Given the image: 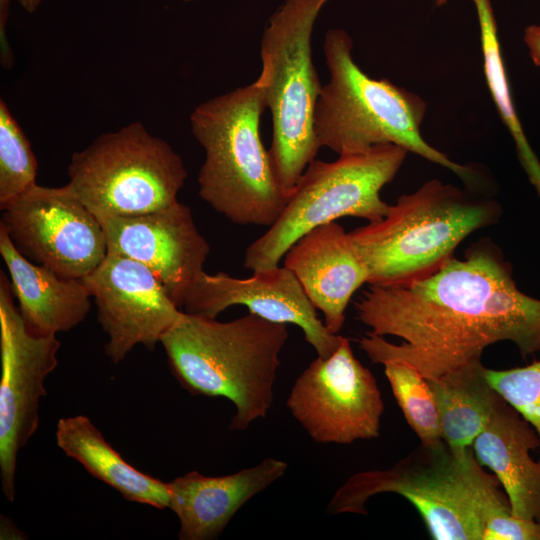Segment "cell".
I'll return each instance as SVG.
<instances>
[{
	"instance_id": "1",
	"label": "cell",
	"mask_w": 540,
	"mask_h": 540,
	"mask_svg": "<svg viewBox=\"0 0 540 540\" xmlns=\"http://www.w3.org/2000/svg\"><path fill=\"white\" fill-rule=\"evenodd\" d=\"M369 285L354 307L370 329L358 344L372 363L401 361L434 380L497 342H512L523 357L540 351V299L517 288L488 239L428 275Z\"/></svg>"
},
{
	"instance_id": "2",
	"label": "cell",
	"mask_w": 540,
	"mask_h": 540,
	"mask_svg": "<svg viewBox=\"0 0 540 540\" xmlns=\"http://www.w3.org/2000/svg\"><path fill=\"white\" fill-rule=\"evenodd\" d=\"M380 493L406 498L434 540H483L485 526L512 513L494 474L472 447L453 449L443 440L421 443L387 469L351 475L331 497L330 515H366L367 501Z\"/></svg>"
},
{
	"instance_id": "3",
	"label": "cell",
	"mask_w": 540,
	"mask_h": 540,
	"mask_svg": "<svg viewBox=\"0 0 540 540\" xmlns=\"http://www.w3.org/2000/svg\"><path fill=\"white\" fill-rule=\"evenodd\" d=\"M287 324L248 312L227 322L183 312L161 338L168 363L192 395L223 397L235 407L229 430L267 417Z\"/></svg>"
},
{
	"instance_id": "4",
	"label": "cell",
	"mask_w": 540,
	"mask_h": 540,
	"mask_svg": "<svg viewBox=\"0 0 540 540\" xmlns=\"http://www.w3.org/2000/svg\"><path fill=\"white\" fill-rule=\"evenodd\" d=\"M352 49L345 30L326 33L323 52L330 79L322 86L314 113L319 147L348 155L395 144L473 183L472 168L452 161L422 137L424 100L387 79L371 78L354 61Z\"/></svg>"
},
{
	"instance_id": "5",
	"label": "cell",
	"mask_w": 540,
	"mask_h": 540,
	"mask_svg": "<svg viewBox=\"0 0 540 540\" xmlns=\"http://www.w3.org/2000/svg\"><path fill=\"white\" fill-rule=\"evenodd\" d=\"M265 108L263 91L253 82L201 103L190 116L205 151L199 195L238 225L270 227L289 198L260 136Z\"/></svg>"
},
{
	"instance_id": "6",
	"label": "cell",
	"mask_w": 540,
	"mask_h": 540,
	"mask_svg": "<svg viewBox=\"0 0 540 540\" xmlns=\"http://www.w3.org/2000/svg\"><path fill=\"white\" fill-rule=\"evenodd\" d=\"M499 204L439 180L400 196L379 221L348 232L368 284L390 285L430 274L476 230L494 224Z\"/></svg>"
},
{
	"instance_id": "7",
	"label": "cell",
	"mask_w": 540,
	"mask_h": 540,
	"mask_svg": "<svg viewBox=\"0 0 540 540\" xmlns=\"http://www.w3.org/2000/svg\"><path fill=\"white\" fill-rule=\"evenodd\" d=\"M330 0H285L261 39V87L273 123L269 149L277 180L288 195L320 149L314 113L322 90L312 59V32Z\"/></svg>"
},
{
	"instance_id": "8",
	"label": "cell",
	"mask_w": 540,
	"mask_h": 540,
	"mask_svg": "<svg viewBox=\"0 0 540 540\" xmlns=\"http://www.w3.org/2000/svg\"><path fill=\"white\" fill-rule=\"evenodd\" d=\"M408 151L381 144L333 162L312 161L269 229L248 246L244 266L252 271L277 266L289 248L313 228L352 216L373 223L389 206L380 191L402 166Z\"/></svg>"
},
{
	"instance_id": "9",
	"label": "cell",
	"mask_w": 540,
	"mask_h": 540,
	"mask_svg": "<svg viewBox=\"0 0 540 540\" xmlns=\"http://www.w3.org/2000/svg\"><path fill=\"white\" fill-rule=\"evenodd\" d=\"M68 177L70 190L101 222L176 203L187 171L165 140L133 122L75 152Z\"/></svg>"
},
{
	"instance_id": "10",
	"label": "cell",
	"mask_w": 540,
	"mask_h": 540,
	"mask_svg": "<svg viewBox=\"0 0 540 540\" xmlns=\"http://www.w3.org/2000/svg\"><path fill=\"white\" fill-rule=\"evenodd\" d=\"M286 406L320 444H351L379 436L384 402L372 372L343 337L327 358L317 356L296 378Z\"/></svg>"
},
{
	"instance_id": "11",
	"label": "cell",
	"mask_w": 540,
	"mask_h": 540,
	"mask_svg": "<svg viewBox=\"0 0 540 540\" xmlns=\"http://www.w3.org/2000/svg\"><path fill=\"white\" fill-rule=\"evenodd\" d=\"M1 223L16 248L61 276L84 279L107 255L100 220L68 185L37 183L7 203Z\"/></svg>"
},
{
	"instance_id": "12",
	"label": "cell",
	"mask_w": 540,
	"mask_h": 540,
	"mask_svg": "<svg viewBox=\"0 0 540 540\" xmlns=\"http://www.w3.org/2000/svg\"><path fill=\"white\" fill-rule=\"evenodd\" d=\"M10 280L0 273V477L14 501L18 452L36 432L44 382L57 366L56 335L39 336L25 326L13 301Z\"/></svg>"
},
{
	"instance_id": "13",
	"label": "cell",
	"mask_w": 540,
	"mask_h": 540,
	"mask_svg": "<svg viewBox=\"0 0 540 540\" xmlns=\"http://www.w3.org/2000/svg\"><path fill=\"white\" fill-rule=\"evenodd\" d=\"M108 336L105 353L117 364L139 344L152 350L183 315L153 272L144 264L108 253L82 279Z\"/></svg>"
},
{
	"instance_id": "14",
	"label": "cell",
	"mask_w": 540,
	"mask_h": 540,
	"mask_svg": "<svg viewBox=\"0 0 540 540\" xmlns=\"http://www.w3.org/2000/svg\"><path fill=\"white\" fill-rule=\"evenodd\" d=\"M107 252L134 259L159 279L179 307L204 272L210 251L188 206L176 202L160 210L101 221Z\"/></svg>"
},
{
	"instance_id": "15",
	"label": "cell",
	"mask_w": 540,
	"mask_h": 540,
	"mask_svg": "<svg viewBox=\"0 0 540 540\" xmlns=\"http://www.w3.org/2000/svg\"><path fill=\"white\" fill-rule=\"evenodd\" d=\"M233 305H244L248 312L272 322L298 326L317 356L323 358L332 355L343 338L326 328L298 279L285 266L255 270L248 278L204 271L182 310L216 318Z\"/></svg>"
},
{
	"instance_id": "16",
	"label": "cell",
	"mask_w": 540,
	"mask_h": 540,
	"mask_svg": "<svg viewBox=\"0 0 540 540\" xmlns=\"http://www.w3.org/2000/svg\"><path fill=\"white\" fill-rule=\"evenodd\" d=\"M284 256V266L321 311L326 328L338 334L353 294L369 281L348 232L335 221L319 225L300 237Z\"/></svg>"
},
{
	"instance_id": "17",
	"label": "cell",
	"mask_w": 540,
	"mask_h": 540,
	"mask_svg": "<svg viewBox=\"0 0 540 540\" xmlns=\"http://www.w3.org/2000/svg\"><path fill=\"white\" fill-rule=\"evenodd\" d=\"M284 460L267 457L257 465L224 476L191 471L168 482L171 509L178 517L180 540H213L251 498L282 478Z\"/></svg>"
},
{
	"instance_id": "18",
	"label": "cell",
	"mask_w": 540,
	"mask_h": 540,
	"mask_svg": "<svg viewBox=\"0 0 540 540\" xmlns=\"http://www.w3.org/2000/svg\"><path fill=\"white\" fill-rule=\"evenodd\" d=\"M537 448L535 429L502 397L472 444L478 462L499 481L512 514L540 523V462L531 456Z\"/></svg>"
},
{
	"instance_id": "19",
	"label": "cell",
	"mask_w": 540,
	"mask_h": 540,
	"mask_svg": "<svg viewBox=\"0 0 540 540\" xmlns=\"http://www.w3.org/2000/svg\"><path fill=\"white\" fill-rule=\"evenodd\" d=\"M0 254L10 274L11 290L26 328L39 336L66 332L81 323L91 307L82 279L68 278L32 263L0 224Z\"/></svg>"
},
{
	"instance_id": "20",
	"label": "cell",
	"mask_w": 540,
	"mask_h": 540,
	"mask_svg": "<svg viewBox=\"0 0 540 540\" xmlns=\"http://www.w3.org/2000/svg\"><path fill=\"white\" fill-rule=\"evenodd\" d=\"M56 442L68 457L125 499L158 509L169 507L168 482L147 475L126 462L88 417L77 415L59 419Z\"/></svg>"
},
{
	"instance_id": "21",
	"label": "cell",
	"mask_w": 540,
	"mask_h": 540,
	"mask_svg": "<svg viewBox=\"0 0 540 540\" xmlns=\"http://www.w3.org/2000/svg\"><path fill=\"white\" fill-rule=\"evenodd\" d=\"M487 369L478 360L428 380L439 412L441 438L453 449L472 447L501 399L488 380Z\"/></svg>"
},
{
	"instance_id": "22",
	"label": "cell",
	"mask_w": 540,
	"mask_h": 540,
	"mask_svg": "<svg viewBox=\"0 0 540 540\" xmlns=\"http://www.w3.org/2000/svg\"><path fill=\"white\" fill-rule=\"evenodd\" d=\"M383 366L396 402L420 442L441 441L439 412L428 380L401 361H389Z\"/></svg>"
},
{
	"instance_id": "23",
	"label": "cell",
	"mask_w": 540,
	"mask_h": 540,
	"mask_svg": "<svg viewBox=\"0 0 540 540\" xmlns=\"http://www.w3.org/2000/svg\"><path fill=\"white\" fill-rule=\"evenodd\" d=\"M38 164L22 128L0 100V208L36 184Z\"/></svg>"
},
{
	"instance_id": "24",
	"label": "cell",
	"mask_w": 540,
	"mask_h": 540,
	"mask_svg": "<svg viewBox=\"0 0 540 540\" xmlns=\"http://www.w3.org/2000/svg\"><path fill=\"white\" fill-rule=\"evenodd\" d=\"M487 377L499 395L532 425L540 438V360L524 367L487 369Z\"/></svg>"
},
{
	"instance_id": "25",
	"label": "cell",
	"mask_w": 540,
	"mask_h": 540,
	"mask_svg": "<svg viewBox=\"0 0 540 540\" xmlns=\"http://www.w3.org/2000/svg\"><path fill=\"white\" fill-rule=\"evenodd\" d=\"M10 2L11 0H0V55L2 66L5 69H10L14 61L13 52L5 32Z\"/></svg>"
},
{
	"instance_id": "26",
	"label": "cell",
	"mask_w": 540,
	"mask_h": 540,
	"mask_svg": "<svg viewBox=\"0 0 540 540\" xmlns=\"http://www.w3.org/2000/svg\"><path fill=\"white\" fill-rule=\"evenodd\" d=\"M523 39L533 64L540 67V25L526 27Z\"/></svg>"
},
{
	"instance_id": "27",
	"label": "cell",
	"mask_w": 540,
	"mask_h": 540,
	"mask_svg": "<svg viewBox=\"0 0 540 540\" xmlns=\"http://www.w3.org/2000/svg\"><path fill=\"white\" fill-rule=\"evenodd\" d=\"M19 4L29 13L34 12L42 0H17Z\"/></svg>"
},
{
	"instance_id": "28",
	"label": "cell",
	"mask_w": 540,
	"mask_h": 540,
	"mask_svg": "<svg viewBox=\"0 0 540 540\" xmlns=\"http://www.w3.org/2000/svg\"><path fill=\"white\" fill-rule=\"evenodd\" d=\"M448 0H435L437 6H443Z\"/></svg>"
},
{
	"instance_id": "29",
	"label": "cell",
	"mask_w": 540,
	"mask_h": 540,
	"mask_svg": "<svg viewBox=\"0 0 540 540\" xmlns=\"http://www.w3.org/2000/svg\"><path fill=\"white\" fill-rule=\"evenodd\" d=\"M183 1H185V2H190V1H194V0H183Z\"/></svg>"
}]
</instances>
